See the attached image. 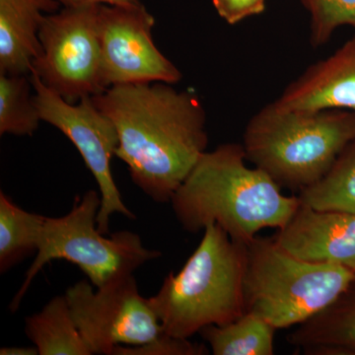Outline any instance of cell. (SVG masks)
Wrapping results in <instances>:
<instances>
[{"instance_id":"obj_1","label":"cell","mask_w":355,"mask_h":355,"mask_svg":"<svg viewBox=\"0 0 355 355\" xmlns=\"http://www.w3.org/2000/svg\"><path fill=\"white\" fill-rule=\"evenodd\" d=\"M172 84L114 85L92 96L119 133L114 155L135 186L155 202H171L207 149V116L200 100Z\"/></svg>"},{"instance_id":"obj_2","label":"cell","mask_w":355,"mask_h":355,"mask_svg":"<svg viewBox=\"0 0 355 355\" xmlns=\"http://www.w3.org/2000/svg\"><path fill=\"white\" fill-rule=\"evenodd\" d=\"M244 147L225 144L205 153L171 198L178 221L198 233L220 226L234 241L248 244L265 228H280L300 207L298 196L261 170L246 165Z\"/></svg>"},{"instance_id":"obj_3","label":"cell","mask_w":355,"mask_h":355,"mask_svg":"<svg viewBox=\"0 0 355 355\" xmlns=\"http://www.w3.org/2000/svg\"><path fill=\"white\" fill-rule=\"evenodd\" d=\"M247 244L234 241L216 223L183 268L170 272L148 298L163 333L190 338L205 327L232 323L246 313Z\"/></svg>"},{"instance_id":"obj_4","label":"cell","mask_w":355,"mask_h":355,"mask_svg":"<svg viewBox=\"0 0 355 355\" xmlns=\"http://www.w3.org/2000/svg\"><path fill=\"white\" fill-rule=\"evenodd\" d=\"M355 139V113L287 111L273 103L254 114L244 133L245 154L280 188L300 191L329 171Z\"/></svg>"},{"instance_id":"obj_5","label":"cell","mask_w":355,"mask_h":355,"mask_svg":"<svg viewBox=\"0 0 355 355\" xmlns=\"http://www.w3.org/2000/svg\"><path fill=\"white\" fill-rule=\"evenodd\" d=\"M246 313L275 330L307 321L333 303L355 277L343 266L301 260L273 237L256 236L247 244Z\"/></svg>"},{"instance_id":"obj_6","label":"cell","mask_w":355,"mask_h":355,"mask_svg":"<svg viewBox=\"0 0 355 355\" xmlns=\"http://www.w3.org/2000/svg\"><path fill=\"white\" fill-rule=\"evenodd\" d=\"M100 207L101 195L91 190L76 198L69 214L46 217L36 258L11 301V312L19 309L33 279L51 261H70L85 273L96 288H100L112 280L133 273L147 261L160 258V252L144 247L137 233H102L97 227Z\"/></svg>"},{"instance_id":"obj_7","label":"cell","mask_w":355,"mask_h":355,"mask_svg":"<svg viewBox=\"0 0 355 355\" xmlns=\"http://www.w3.org/2000/svg\"><path fill=\"white\" fill-rule=\"evenodd\" d=\"M99 6L64 7L44 15L40 27L43 51L33 62L31 73L71 104L108 89L98 37Z\"/></svg>"},{"instance_id":"obj_8","label":"cell","mask_w":355,"mask_h":355,"mask_svg":"<svg viewBox=\"0 0 355 355\" xmlns=\"http://www.w3.org/2000/svg\"><path fill=\"white\" fill-rule=\"evenodd\" d=\"M93 286L80 280L65 293L91 354L113 355L116 347H140L162 335V326L132 273L96 291Z\"/></svg>"},{"instance_id":"obj_9","label":"cell","mask_w":355,"mask_h":355,"mask_svg":"<svg viewBox=\"0 0 355 355\" xmlns=\"http://www.w3.org/2000/svg\"><path fill=\"white\" fill-rule=\"evenodd\" d=\"M30 76L34 89L33 98L42 121L69 137L97 182L101 195L98 229L109 234L110 218L114 214L135 219V214L121 198L111 171V159L120 144L113 121L96 107L92 97H84L71 104L46 87L37 74Z\"/></svg>"},{"instance_id":"obj_10","label":"cell","mask_w":355,"mask_h":355,"mask_svg":"<svg viewBox=\"0 0 355 355\" xmlns=\"http://www.w3.org/2000/svg\"><path fill=\"white\" fill-rule=\"evenodd\" d=\"M155 18L144 4H100L98 37L107 88L123 84H175L182 72L159 51L153 38Z\"/></svg>"},{"instance_id":"obj_11","label":"cell","mask_w":355,"mask_h":355,"mask_svg":"<svg viewBox=\"0 0 355 355\" xmlns=\"http://www.w3.org/2000/svg\"><path fill=\"white\" fill-rule=\"evenodd\" d=\"M273 239L301 260L343 266L355 272V214L318 210L301 203Z\"/></svg>"},{"instance_id":"obj_12","label":"cell","mask_w":355,"mask_h":355,"mask_svg":"<svg viewBox=\"0 0 355 355\" xmlns=\"http://www.w3.org/2000/svg\"><path fill=\"white\" fill-rule=\"evenodd\" d=\"M273 104L287 111L355 113V36L330 58L306 70Z\"/></svg>"},{"instance_id":"obj_13","label":"cell","mask_w":355,"mask_h":355,"mask_svg":"<svg viewBox=\"0 0 355 355\" xmlns=\"http://www.w3.org/2000/svg\"><path fill=\"white\" fill-rule=\"evenodd\" d=\"M60 7L55 0H0V74H31L43 51L42 21Z\"/></svg>"},{"instance_id":"obj_14","label":"cell","mask_w":355,"mask_h":355,"mask_svg":"<svg viewBox=\"0 0 355 355\" xmlns=\"http://www.w3.org/2000/svg\"><path fill=\"white\" fill-rule=\"evenodd\" d=\"M287 340L306 355H355V277L338 298Z\"/></svg>"},{"instance_id":"obj_15","label":"cell","mask_w":355,"mask_h":355,"mask_svg":"<svg viewBox=\"0 0 355 355\" xmlns=\"http://www.w3.org/2000/svg\"><path fill=\"white\" fill-rule=\"evenodd\" d=\"M25 333L40 355H92L72 316L65 295L26 318Z\"/></svg>"},{"instance_id":"obj_16","label":"cell","mask_w":355,"mask_h":355,"mask_svg":"<svg viewBox=\"0 0 355 355\" xmlns=\"http://www.w3.org/2000/svg\"><path fill=\"white\" fill-rule=\"evenodd\" d=\"M46 216L31 214L0 191V272L38 252Z\"/></svg>"},{"instance_id":"obj_17","label":"cell","mask_w":355,"mask_h":355,"mask_svg":"<svg viewBox=\"0 0 355 355\" xmlns=\"http://www.w3.org/2000/svg\"><path fill=\"white\" fill-rule=\"evenodd\" d=\"M275 328L253 313L224 326L205 327L200 335L214 355H272Z\"/></svg>"},{"instance_id":"obj_18","label":"cell","mask_w":355,"mask_h":355,"mask_svg":"<svg viewBox=\"0 0 355 355\" xmlns=\"http://www.w3.org/2000/svg\"><path fill=\"white\" fill-rule=\"evenodd\" d=\"M298 198L312 209L355 214V139L319 181L299 191Z\"/></svg>"},{"instance_id":"obj_19","label":"cell","mask_w":355,"mask_h":355,"mask_svg":"<svg viewBox=\"0 0 355 355\" xmlns=\"http://www.w3.org/2000/svg\"><path fill=\"white\" fill-rule=\"evenodd\" d=\"M32 89L31 77L0 74V135L31 137L38 130L42 119Z\"/></svg>"},{"instance_id":"obj_20","label":"cell","mask_w":355,"mask_h":355,"mask_svg":"<svg viewBox=\"0 0 355 355\" xmlns=\"http://www.w3.org/2000/svg\"><path fill=\"white\" fill-rule=\"evenodd\" d=\"M311 15V43L323 46L340 26L355 28V0H302Z\"/></svg>"},{"instance_id":"obj_21","label":"cell","mask_w":355,"mask_h":355,"mask_svg":"<svg viewBox=\"0 0 355 355\" xmlns=\"http://www.w3.org/2000/svg\"><path fill=\"white\" fill-rule=\"evenodd\" d=\"M209 349L205 345L191 343L188 338H178L162 334L157 340L140 347L120 345L113 355H205Z\"/></svg>"},{"instance_id":"obj_22","label":"cell","mask_w":355,"mask_h":355,"mask_svg":"<svg viewBox=\"0 0 355 355\" xmlns=\"http://www.w3.org/2000/svg\"><path fill=\"white\" fill-rule=\"evenodd\" d=\"M219 16L234 25L265 10V0H214Z\"/></svg>"},{"instance_id":"obj_23","label":"cell","mask_w":355,"mask_h":355,"mask_svg":"<svg viewBox=\"0 0 355 355\" xmlns=\"http://www.w3.org/2000/svg\"><path fill=\"white\" fill-rule=\"evenodd\" d=\"M62 7L87 6V4H108V6H140L141 0H55Z\"/></svg>"},{"instance_id":"obj_24","label":"cell","mask_w":355,"mask_h":355,"mask_svg":"<svg viewBox=\"0 0 355 355\" xmlns=\"http://www.w3.org/2000/svg\"><path fill=\"white\" fill-rule=\"evenodd\" d=\"M1 355H38L37 347H3L0 349Z\"/></svg>"}]
</instances>
